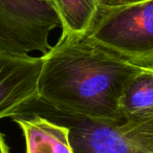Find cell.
<instances>
[{"mask_svg":"<svg viewBox=\"0 0 153 153\" xmlns=\"http://www.w3.org/2000/svg\"><path fill=\"white\" fill-rule=\"evenodd\" d=\"M41 57L38 100L90 119L125 121L122 94L129 80L146 67L130 63L87 35L60 37Z\"/></svg>","mask_w":153,"mask_h":153,"instance_id":"1","label":"cell"},{"mask_svg":"<svg viewBox=\"0 0 153 153\" xmlns=\"http://www.w3.org/2000/svg\"><path fill=\"white\" fill-rule=\"evenodd\" d=\"M86 35L130 63L153 67V0L101 7Z\"/></svg>","mask_w":153,"mask_h":153,"instance_id":"2","label":"cell"},{"mask_svg":"<svg viewBox=\"0 0 153 153\" xmlns=\"http://www.w3.org/2000/svg\"><path fill=\"white\" fill-rule=\"evenodd\" d=\"M20 114H37L66 127L74 153H148L132 137L127 121L90 119L60 110L37 98Z\"/></svg>","mask_w":153,"mask_h":153,"instance_id":"3","label":"cell"},{"mask_svg":"<svg viewBox=\"0 0 153 153\" xmlns=\"http://www.w3.org/2000/svg\"><path fill=\"white\" fill-rule=\"evenodd\" d=\"M61 22L49 0H0V53L43 55L51 49L53 30Z\"/></svg>","mask_w":153,"mask_h":153,"instance_id":"4","label":"cell"},{"mask_svg":"<svg viewBox=\"0 0 153 153\" xmlns=\"http://www.w3.org/2000/svg\"><path fill=\"white\" fill-rule=\"evenodd\" d=\"M42 57L0 53V120L14 117L37 98Z\"/></svg>","mask_w":153,"mask_h":153,"instance_id":"5","label":"cell"},{"mask_svg":"<svg viewBox=\"0 0 153 153\" xmlns=\"http://www.w3.org/2000/svg\"><path fill=\"white\" fill-rule=\"evenodd\" d=\"M23 132L25 153H74L68 129L37 114L13 117Z\"/></svg>","mask_w":153,"mask_h":153,"instance_id":"6","label":"cell"},{"mask_svg":"<svg viewBox=\"0 0 153 153\" xmlns=\"http://www.w3.org/2000/svg\"><path fill=\"white\" fill-rule=\"evenodd\" d=\"M124 120L143 123L153 120V67H146L126 85L120 102Z\"/></svg>","mask_w":153,"mask_h":153,"instance_id":"7","label":"cell"},{"mask_svg":"<svg viewBox=\"0 0 153 153\" xmlns=\"http://www.w3.org/2000/svg\"><path fill=\"white\" fill-rule=\"evenodd\" d=\"M61 22V37L84 36L94 24L99 0H49Z\"/></svg>","mask_w":153,"mask_h":153,"instance_id":"8","label":"cell"},{"mask_svg":"<svg viewBox=\"0 0 153 153\" xmlns=\"http://www.w3.org/2000/svg\"><path fill=\"white\" fill-rule=\"evenodd\" d=\"M128 123L134 140L148 153H153V120L143 123Z\"/></svg>","mask_w":153,"mask_h":153,"instance_id":"9","label":"cell"},{"mask_svg":"<svg viewBox=\"0 0 153 153\" xmlns=\"http://www.w3.org/2000/svg\"><path fill=\"white\" fill-rule=\"evenodd\" d=\"M144 0H99L101 7H122V5L131 4V3H136Z\"/></svg>","mask_w":153,"mask_h":153,"instance_id":"10","label":"cell"},{"mask_svg":"<svg viewBox=\"0 0 153 153\" xmlns=\"http://www.w3.org/2000/svg\"><path fill=\"white\" fill-rule=\"evenodd\" d=\"M0 153H10L9 147L4 140V136L0 132Z\"/></svg>","mask_w":153,"mask_h":153,"instance_id":"11","label":"cell"}]
</instances>
